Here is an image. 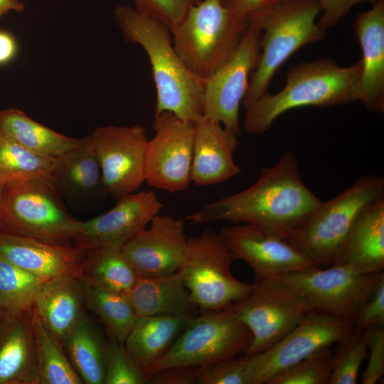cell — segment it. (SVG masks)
Wrapping results in <instances>:
<instances>
[{"instance_id":"cell-10","label":"cell","mask_w":384,"mask_h":384,"mask_svg":"<svg viewBox=\"0 0 384 384\" xmlns=\"http://www.w3.org/2000/svg\"><path fill=\"white\" fill-rule=\"evenodd\" d=\"M227 308L252 333V339L244 358L272 346L309 311L298 292L278 278L255 279L248 294Z\"/></svg>"},{"instance_id":"cell-38","label":"cell","mask_w":384,"mask_h":384,"mask_svg":"<svg viewBox=\"0 0 384 384\" xmlns=\"http://www.w3.org/2000/svg\"><path fill=\"white\" fill-rule=\"evenodd\" d=\"M135 9L166 25L171 33L187 11L201 0H132Z\"/></svg>"},{"instance_id":"cell-24","label":"cell","mask_w":384,"mask_h":384,"mask_svg":"<svg viewBox=\"0 0 384 384\" xmlns=\"http://www.w3.org/2000/svg\"><path fill=\"white\" fill-rule=\"evenodd\" d=\"M331 265H347L364 274L383 272L384 197L361 213Z\"/></svg>"},{"instance_id":"cell-30","label":"cell","mask_w":384,"mask_h":384,"mask_svg":"<svg viewBox=\"0 0 384 384\" xmlns=\"http://www.w3.org/2000/svg\"><path fill=\"white\" fill-rule=\"evenodd\" d=\"M63 348L84 383L104 384L105 341L86 314L65 336Z\"/></svg>"},{"instance_id":"cell-34","label":"cell","mask_w":384,"mask_h":384,"mask_svg":"<svg viewBox=\"0 0 384 384\" xmlns=\"http://www.w3.org/2000/svg\"><path fill=\"white\" fill-rule=\"evenodd\" d=\"M43 282L0 253V309L32 311Z\"/></svg>"},{"instance_id":"cell-4","label":"cell","mask_w":384,"mask_h":384,"mask_svg":"<svg viewBox=\"0 0 384 384\" xmlns=\"http://www.w3.org/2000/svg\"><path fill=\"white\" fill-rule=\"evenodd\" d=\"M321 11L317 0H280L247 16L261 38L260 59L242 101L245 109L268 93L277 70L294 52L326 36L316 21Z\"/></svg>"},{"instance_id":"cell-3","label":"cell","mask_w":384,"mask_h":384,"mask_svg":"<svg viewBox=\"0 0 384 384\" xmlns=\"http://www.w3.org/2000/svg\"><path fill=\"white\" fill-rule=\"evenodd\" d=\"M361 70V59L344 67L330 58L292 66L282 90L267 93L246 108L245 129L251 134L265 132L279 116L294 108L331 107L358 101Z\"/></svg>"},{"instance_id":"cell-12","label":"cell","mask_w":384,"mask_h":384,"mask_svg":"<svg viewBox=\"0 0 384 384\" xmlns=\"http://www.w3.org/2000/svg\"><path fill=\"white\" fill-rule=\"evenodd\" d=\"M354 323L309 311L299 323L270 348L242 358L247 384H267L274 375L336 343Z\"/></svg>"},{"instance_id":"cell-16","label":"cell","mask_w":384,"mask_h":384,"mask_svg":"<svg viewBox=\"0 0 384 384\" xmlns=\"http://www.w3.org/2000/svg\"><path fill=\"white\" fill-rule=\"evenodd\" d=\"M233 260H241L253 270L255 279L279 277L320 267L287 239L245 225L220 230Z\"/></svg>"},{"instance_id":"cell-43","label":"cell","mask_w":384,"mask_h":384,"mask_svg":"<svg viewBox=\"0 0 384 384\" xmlns=\"http://www.w3.org/2000/svg\"><path fill=\"white\" fill-rule=\"evenodd\" d=\"M199 367L181 366L156 371L148 377L152 384H193L197 383Z\"/></svg>"},{"instance_id":"cell-44","label":"cell","mask_w":384,"mask_h":384,"mask_svg":"<svg viewBox=\"0 0 384 384\" xmlns=\"http://www.w3.org/2000/svg\"><path fill=\"white\" fill-rule=\"evenodd\" d=\"M233 13L242 16L260 10L280 0H220Z\"/></svg>"},{"instance_id":"cell-23","label":"cell","mask_w":384,"mask_h":384,"mask_svg":"<svg viewBox=\"0 0 384 384\" xmlns=\"http://www.w3.org/2000/svg\"><path fill=\"white\" fill-rule=\"evenodd\" d=\"M31 311L0 309V384H38Z\"/></svg>"},{"instance_id":"cell-41","label":"cell","mask_w":384,"mask_h":384,"mask_svg":"<svg viewBox=\"0 0 384 384\" xmlns=\"http://www.w3.org/2000/svg\"><path fill=\"white\" fill-rule=\"evenodd\" d=\"M373 326H384V278L359 309L354 329L363 331Z\"/></svg>"},{"instance_id":"cell-47","label":"cell","mask_w":384,"mask_h":384,"mask_svg":"<svg viewBox=\"0 0 384 384\" xmlns=\"http://www.w3.org/2000/svg\"><path fill=\"white\" fill-rule=\"evenodd\" d=\"M4 186L2 184L0 183V214H1V202H2V196H3V190Z\"/></svg>"},{"instance_id":"cell-36","label":"cell","mask_w":384,"mask_h":384,"mask_svg":"<svg viewBox=\"0 0 384 384\" xmlns=\"http://www.w3.org/2000/svg\"><path fill=\"white\" fill-rule=\"evenodd\" d=\"M334 349L319 351L272 377L267 384H327Z\"/></svg>"},{"instance_id":"cell-18","label":"cell","mask_w":384,"mask_h":384,"mask_svg":"<svg viewBox=\"0 0 384 384\" xmlns=\"http://www.w3.org/2000/svg\"><path fill=\"white\" fill-rule=\"evenodd\" d=\"M121 248L140 277H159L178 272L187 247L184 220L156 215Z\"/></svg>"},{"instance_id":"cell-22","label":"cell","mask_w":384,"mask_h":384,"mask_svg":"<svg viewBox=\"0 0 384 384\" xmlns=\"http://www.w3.org/2000/svg\"><path fill=\"white\" fill-rule=\"evenodd\" d=\"M85 250L0 232V253L13 264L46 282L78 273Z\"/></svg>"},{"instance_id":"cell-40","label":"cell","mask_w":384,"mask_h":384,"mask_svg":"<svg viewBox=\"0 0 384 384\" xmlns=\"http://www.w3.org/2000/svg\"><path fill=\"white\" fill-rule=\"evenodd\" d=\"M363 332L369 355L361 383L375 384L384 375V326H373Z\"/></svg>"},{"instance_id":"cell-8","label":"cell","mask_w":384,"mask_h":384,"mask_svg":"<svg viewBox=\"0 0 384 384\" xmlns=\"http://www.w3.org/2000/svg\"><path fill=\"white\" fill-rule=\"evenodd\" d=\"M252 339L250 330L230 309L189 317L169 350L144 370L148 377L173 367H202L244 353Z\"/></svg>"},{"instance_id":"cell-11","label":"cell","mask_w":384,"mask_h":384,"mask_svg":"<svg viewBox=\"0 0 384 384\" xmlns=\"http://www.w3.org/2000/svg\"><path fill=\"white\" fill-rule=\"evenodd\" d=\"M383 278V272L364 274L344 265L311 268L278 277L298 292L309 311L354 324L359 309Z\"/></svg>"},{"instance_id":"cell-26","label":"cell","mask_w":384,"mask_h":384,"mask_svg":"<svg viewBox=\"0 0 384 384\" xmlns=\"http://www.w3.org/2000/svg\"><path fill=\"white\" fill-rule=\"evenodd\" d=\"M125 295L137 316L192 317L202 312L184 286L178 272L159 277H138Z\"/></svg>"},{"instance_id":"cell-2","label":"cell","mask_w":384,"mask_h":384,"mask_svg":"<svg viewBox=\"0 0 384 384\" xmlns=\"http://www.w3.org/2000/svg\"><path fill=\"white\" fill-rule=\"evenodd\" d=\"M114 18L124 39L141 46L148 55L156 92L154 115L169 112L191 122L201 117L203 80L178 55L169 28L124 5L114 9Z\"/></svg>"},{"instance_id":"cell-31","label":"cell","mask_w":384,"mask_h":384,"mask_svg":"<svg viewBox=\"0 0 384 384\" xmlns=\"http://www.w3.org/2000/svg\"><path fill=\"white\" fill-rule=\"evenodd\" d=\"M31 322L38 367V384L84 383L63 346L46 326L34 309Z\"/></svg>"},{"instance_id":"cell-13","label":"cell","mask_w":384,"mask_h":384,"mask_svg":"<svg viewBox=\"0 0 384 384\" xmlns=\"http://www.w3.org/2000/svg\"><path fill=\"white\" fill-rule=\"evenodd\" d=\"M261 31L250 26L229 59L203 80V115L221 124L237 135L241 134L239 110L247 92L249 76L260 56Z\"/></svg>"},{"instance_id":"cell-25","label":"cell","mask_w":384,"mask_h":384,"mask_svg":"<svg viewBox=\"0 0 384 384\" xmlns=\"http://www.w3.org/2000/svg\"><path fill=\"white\" fill-rule=\"evenodd\" d=\"M87 285L75 274H65L44 282L34 310L60 344L86 314Z\"/></svg>"},{"instance_id":"cell-14","label":"cell","mask_w":384,"mask_h":384,"mask_svg":"<svg viewBox=\"0 0 384 384\" xmlns=\"http://www.w3.org/2000/svg\"><path fill=\"white\" fill-rule=\"evenodd\" d=\"M155 135L147 140L144 181L170 193L186 189L191 181L193 122L169 112L154 115Z\"/></svg>"},{"instance_id":"cell-29","label":"cell","mask_w":384,"mask_h":384,"mask_svg":"<svg viewBox=\"0 0 384 384\" xmlns=\"http://www.w3.org/2000/svg\"><path fill=\"white\" fill-rule=\"evenodd\" d=\"M0 127L28 149L54 159L81 140L58 133L33 120L20 110H0Z\"/></svg>"},{"instance_id":"cell-19","label":"cell","mask_w":384,"mask_h":384,"mask_svg":"<svg viewBox=\"0 0 384 384\" xmlns=\"http://www.w3.org/2000/svg\"><path fill=\"white\" fill-rule=\"evenodd\" d=\"M50 178L75 210H89L109 196L91 135L53 159Z\"/></svg>"},{"instance_id":"cell-27","label":"cell","mask_w":384,"mask_h":384,"mask_svg":"<svg viewBox=\"0 0 384 384\" xmlns=\"http://www.w3.org/2000/svg\"><path fill=\"white\" fill-rule=\"evenodd\" d=\"M188 318L172 315L137 316L124 345L144 371L166 353Z\"/></svg>"},{"instance_id":"cell-7","label":"cell","mask_w":384,"mask_h":384,"mask_svg":"<svg viewBox=\"0 0 384 384\" xmlns=\"http://www.w3.org/2000/svg\"><path fill=\"white\" fill-rule=\"evenodd\" d=\"M383 195V176H361L335 198L322 201L287 240L319 266L330 265L361 213Z\"/></svg>"},{"instance_id":"cell-45","label":"cell","mask_w":384,"mask_h":384,"mask_svg":"<svg viewBox=\"0 0 384 384\" xmlns=\"http://www.w3.org/2000/svg\"><path fill=\"white\" fill-rule=\"evenodd\" d=\"M18 43L9 32L0 30V65L13 60L18 53Z\"/></svg>"},{"instance_id":"cell-42","label":"cell","mask_w":384,"mask_h":384,"mask_svg":"<svg viewBox=\"0 0 384 384\" xmlns=\"http://www.w3.org/2000/svg\"><path fill=\"white\" fill-rule=\"evenodd\" d=\"M320 4L321 11L319 24L326 30L329 27L336 26L344 18L350 10L356 5L369 2L373 4L378 0H317Z\"/></svg>"},{"instance_id":"cell-6","label":"cell","mask_w":384,"mask_h":384,"mask_svg":"<svg viewBox=\"0 0 384 384\" xmlns=\"http://www.w3.org/2000/svg\"><path fill=\"white\" fill-rule=\"evenodd\" d=\"M80 220L68 211L50 178L4 186L0 232L70 245Z\"/></svg>"},{"instance_id":"cell-46","label":"cell","mask_w":384,"mask_h":384,"mask_svg":"<svg viewBox=\"0 0 384 384\" xmlns=\"http://www.w3.org/2000/svg\"><path fill=\"white\" fill-rule=\"evenodd\" d=\"M25 9L20 0H0V18L9 12L21 13Z\"/></svg>"},{"instance_id":"cell-9","label":"cell","mask_w":384,"mask_h":384,"mask_svg":"<svg viewBox=\"0 0 384 384\" xmlns=\"http://www.w3.org/2000/svg\"><path fill=\"white\" fill-rule=\"evenodd\" d=\"M232 261L220 233L206 230L199 236L188 238L178 272L202 312L223 309L250 292L252 284L238 280L231 273Z\"/></svg>"},{"instance_id":"cell-35","label":"cell","mask_w":384,"mask_h":384,"mask_svg":"<svg viewBox=\"0 0 384 384\" xmlns=\"http://www.w3.org/2000/svg\"><path fill=\"white\" fill-rule=\"evenodd\" d=\"M336 343L327 384H356L360 368L368 354L363 332L353 328Z\"/></svg>"},{"instance_id":"cell-28","label":"cell","mask_w":384,"mask_h":384,"mask_svg":"<svg viewBox=\"0 0 384 384\" xmlns=\"http://www.w3.org/2000/svg\"><path fill=\"white\" fill-rule=\"evenodd\" d=\"M78 276L87 287L124 294L138 277L122 249L110 247L86 250Z\"/></svg>"},{"instance_id":"cell-39","label":"cell","mask_w":384,"mask_h":384,"mask_svg":"<svg viewBox=\"0 0 384 384\" xmlns=\"http://www.w3.org/2000/svg\"><path fill=\"white\" fill-rule=\"evenodd\" d=\"M198 384H247L243 358H229L199 367Z\"/></svg>"},{"instance_id":"cell-21","label":"cell","mask_w":384,"mask_h":384,"mask_svg":"<svg viewBox=\"0 0 384 384\" xmlns=\"http://www.w3.org/2000/svg\"><path fill=\"white\" fill-rule=\"evenodd\" d=\"M353 28L362 50L358 101L369 110L384 112V0L359 13Z\"/></svg>"},{"instance_id":"cell-5","label":"cell","mask_w":384,"mask_h":384,"mask_svg":"<svg viewBox=\"0 0 384 384\" xmlns=\"http://www.w3.org/2000/svg\"><path fill=\"white\" fill-rule=\"evenodd\" d=\"M247 27L220 0H201L171 32L174 48L186 66L205 80L223 65L238 46Z\"/></svg>"},{"instance_id":"cell-37","label":"cell","mask_w":384,"mask_h":384,"mask_svg":"<svg viewBox=\"0 0 384 384\" xmlns=\"http://www.w3.org/2000/svg\"><path fill=\"white\" fill-rule=\"evenodd\" d=\"M148 378L124 343L109 338L105 348L104 384H144Z\"/></svg>"},{"instance_id":"cell-1","label":"cell","mask_w":384,"mask_h":384,"mask_svg":"<svg viewBox=\"0 0 384 384\" xmlns=\"http://www.w3.org/2000/svg\"><path fill=\"white\" fill-rule=\"evenodd\" d=\"M321 203L303 182L297 158L288 151L274 166L262 168L250 187L208 203L186 219L193 224L242 222L288 239Z\"/></svg>"},{"instance_id":"cell-17","label":"cell","mask_w":384,"mask_h":384,"mask_svg":"<svg viewBox=\"0 0 384 384\" xmlns=\"http://www.w3.org/2000/svg\"><path fill=\"white\" fill-rule=\"evenodd\" d=\"M106 213L87 221H80L72 242L82 250L119 248L146 228L163 208L153 191L132 193L118 199Z\"/></svg>"},{"instance_id":"cell-33","label":"cell","mask_w":384,"mask_h":384,"mask_svg":"<svg viewBox=\"0 0 384 384\" xmlns=\"http://www.w3.org/2000/svg\"><path fill=\"white\" fill-rule=\"evenodd\" d=\"M86 307L101 320L109 338L124 343L137 314L124 294L87 286Z\"/></svg>"},{"instance_id":"cell-20","label":"cell","mask_w":384,"mask_h":384,"mask_svg":"<svg viewBox=\"0 0 384 384\" xmlns=\"http://www.w3.org/2000/svg\"><path fill=\"white\" fill-rule=\"evenodd\" d=\"M191 181L206 186L225 181L240 172L234 160L238 136L219 122L202 115L193 122Z\"/></svg>"},{"instance_id":"cell-32","label":"cell","mask_w":384,"mask_h":384,"mask_svg":"<svg viewBox=\"0 0 384 384\" xmlns=\"http://www.w3.org/2000/svg\"><path fill=\"white\" fill-rule=\"evenodd\" d=\"M53 161L28 149L0 127V183L3 186L50 178Z\"/></svg>"},{"instance_id":"cell-15","label":"cell","mask_w":384,"mask_h":384,"mask_svg":"<svg viewBox=\"0 0 384 384\" xmlns=\"http://www.w3.org/2000/svg\"><path fill=\"white\" fill-rule=\"evenodd\" d=\"M91 137L108 194L118 199L137 191L144 181V128L100 127Z\"/></svg>"}]
</instances>
